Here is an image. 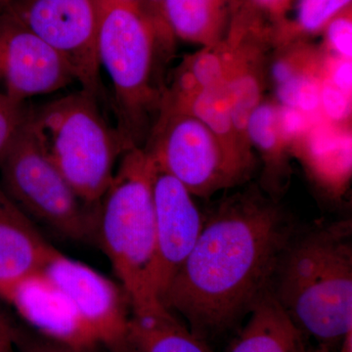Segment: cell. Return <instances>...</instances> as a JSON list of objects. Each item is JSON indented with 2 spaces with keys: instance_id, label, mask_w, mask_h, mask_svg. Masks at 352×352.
Here are the masks:
<instances>
[{
  "instance_id": "4",
  "label": "cell",
  "mask_w": 352,
  "mask_h": 352,
  "mask_svg": "<svg viewBox=\"0 0 352 352\" xmlns=\"http://www.w3.org/2000/svg\"><path fill=\"white\" fill-rule=\"evenodd\" d=\"M34 131L78 198L98 208L115 175L117 163L129 150L117 129L104 119L97 98L78 94L29 112Z\"/></svg>"
},
{
  "instance_id": "16",
  "label": "cell",
  "mask_w": 352,
  "mask_h": 352,
  "mask_svg": "<svg viewBox=\"0 0 352 352\" xmlns=\"http://www.w3.org/2000/svg\"><path fill=\"white\" fill-rule=\"evenodd\" d=\"M249 314L247 325L228 352H300L305 346L302 332L272 289L259 298Z\"/></svg>"
},
{
  "instance_id": "30",
  "label": "cell",
  "mask_w": 352,
  "mask_h": 352,
  "mask_svg": "<svg viewBox=\"0 0 352 352\" xmlns=\"http://www.w3.org/2000/svg\"><path fill=\"white\" fill-rule=\"evenodd\" d=\"M20 327L0 307V352H15Z\"/></svg>"
},
{
  "instance_id": "21",
  "label": "cell",
  "mask_w": 352,
  "mask_h": 352,
  "mask_svg": "<svg viewBox=\"0 0 352 352\" xmlns=\"http://www.w3.org/2000/svg\"><path fill=\"white\" fill-rule=\"evenodd\" d=\"M352 0H298L295 20L277 28L282 38L315 34L323 31L333 17L351 6Z\"/></svg>"
},
{
  "instance_id": "22",
  "label": "cell",
  "mask_w": 352,
  "mask_h": 352,
  "mask_svg": "<svg viewBox=\"0 0 352 352\" xmlns=\"http://www.w3.org/2000/svg\"><path fill=\"white\" fill-rule=\"evenodd\" d=\"M227 67V44L220 41L214 45L205 46L201 52L190 58L182 72L190 76L199 89H203L226 82Z\"/></svg>"
},
{
  "instance_id": "15",
  "label": "cell",
  "mask_w": 352,
  "mask_h": 352,
  "mask_svg": "<svg viewBox=\"0 0 352 352\" xmlns=\"http://www.w3.org/2000/svg\"><path fill=\"white\" fill-rule=\"evenodd\" d=\"M296 152L308 173L333 197L342 195L351 176V134L323 118L316 120Z\"/></svg>"
},
{
  "instance_id": "3",
  "label": "cell",
  "mask_w": 352,
  "mask_h": 352,
  "mask_svg": "<svg viewBox=\"0 0 352 352\" xmlns=\"http://www.w3.org/2000/svg\"><path fill=\"white\" fill-rule=\"evenodd\" d=\"M155 170L154 161L143 148L124 153L97 212L95 236L126 292L131 314L164 307L154 289Z\"/></svg>"
},
{
  "instance_id": "9",
  "label": "cell",
  "mask_w": 352,
  "mask_h": 352,
  "mask_svg": "<svg viewBox=\"0 0 352 352\" xmlns=\"http://www.w3.org/2000/svg\"><path fill=\"white\" fill-rule=\"evenodd\" d=\"M43 271L72 300L98 344L111 352H133L129 338L131 303L120 285L58 250Z\"/></svg>"
},
{
  "instance_id": "26",
  "label": "cell",
  "mask_w": 352,
  "mask_h": 352,
  "mask_svg": "<svg viewBox=\"0 0 352 352\" xmlns=\"http://www.w3.org/2000/svg\"><path fill=\"white\" fill-rule=\"evenodd\" d=\"M322 118L332 124L342 126L351 117V95L346 94L323 78L321 85Z\"/></svg>"
},
{
  "instance_id": "18",
  "label": "cell",
  "mask_w": 352,
  "mask_h": 352,
  "mask_svg": "<svg viewBox=\"0 0 352 352\" xmlns=\"http://www.w3.org/2000/svg\"><path fill=\"white\" fill-rule=\"evenodd\" d=\"M129 338L133 352H210L166 307L131 314Z\"/></svg>"
},
{
  "instance_id": "1",
  "label": "cell",
  "mask_w": 352,
  "mask_h": 352,
  "mask_svg": "<svg viewBox=\"0 0 352 352\" xmlns=\"http://www.w3.org/2000/svg\"><path fill=\"white\" fill-rule=\"evenodd\" d=\"M293 236L291 220L274 204L249 194L229 199L204 222L162 305L182 314L199 339L226 332L272 289Z\"/></svg>"
},
{
  "instance_id": "20",
  "label": "cell",
  "mask_w": 352,
  "mask_h": 352,
  "mask_svg": "<svg viewBox=\"0 0 352 352\" xmlns=\"http://www.w3.org/2000/svg\"><path fill=\"white\" fill-rule=\"evenodd\" d=\"M226 82L234 126L239 138L250 145L245 129L252 112L263 102V87L245 54L229 53Z\"/></svg>"
},
{
  "instance_id": "13",
  "label": "cell",
  "mask_w": 352,
  "mask_h": 352,
  "mask_svg": "<svg viewBox=\"0 0 352 352\" xmlns=\"http://www.w3.org/2000/svg\"><path fill=\"white\" fill-rule=\"evenodd\" d=\"M55 250L0 185V287L43 270Z\"/></svg>"
},
{
  "instance_id": "6",
  "label": "cell",
  "mask_w": 352,
  "mask_h": 352,
  "mask_svg": "<svg viewBox=\"0 0 352 352\" xmlns=\"http://www.w3.org/2000/svg\"><path fill=\"white\" fill-rule=\"evenodd\" d=\"M0 185L14 203L59 235L87 241L98 208L83 203L57 168L27 118L0 160Z\"/></svg>"
},
{
  "instance_id": "17",
  "label": "cell",
  "mask_w": 352,
  "mask_h": 352,
  "mask_svg": "<svg viewBox=\"0 0 352 352\" xmlns=\"http://www.w3.org/2000/svg\"><path fill=\"white\" fill-rule=\"evenodd\" d=\"M228 0H164L162 19L168 34L204 46L221 41Z\"/></svg>"
},
{
  "instance_id": "35",
  "label": "cell",
  "mask_w": 352,
  "mask_h": 352,
  "mask_svg": "<svg viewBox=\"0 0 352 352\" xmlns=\"http://www.w3.org/2000/svg\"><path fill=\"white\" fill-rule=\"evenodd\" d=\"M7 0H0V7L6 6Z\"/></svg>"
},
{
  "instance_id": "34",
  "label": "cell",
  "mask_w": 352,
  "mask_h": 352,
  "mask_svg": "<svg viewBox=\"0 0 352 352\" xmlns=\"http://www.w3.org/2000/svg\"><path fill=\"white\" fill-rule=\"evenodd\" d=\"M300 352H325L322 351V349H309L307 346H303L302 349H300Z\"/></svg>"
},
{
  "instance_id": "33",
  "label": "cell",
  "mask_w": 352,
  "mask_h": 352,
  "mask_svg": "<svg viewBox=\"0 0 352 352\" xmlns=\"http://www.w3.org/2000/svg\"><path fill=\"white\" fill-rule=\"evenodd\" d=\"M244 2L245 0H228L229 10L232 12L233 16L239 12L241 8L244 6Z\"/></svg>"
},
{
  "instance_id": "24",
  "label": "cell",
  "mask_w": 352,
  "mask_h": 352,
  "mask_svg": "<svg viewBox=\"0 0 352 352\" xmlns=\"http://www.w3.org/2000/svg\"><path fill=\"white\" fill-rule=\"evenodd\" d=\"M321 118L310 117L298 109L278 106L280 132L289 150L295 149L302 142L314 122Z\"/></svg>"
},
{
  "instance_id": "27",
  "label": "cell",
  "mask_w": 352,
  "mask_h": 352,
  "mask_svg": "<svg viewBox=\"0 0 352 352\" xmlns=\"http://www.w3.org/2000/svg\"><path fill=\"white\" fill-rule=\"evenodd\" d=\"M293 0H245L244 6L233 18H239L245 24L258 28L261 14H265L274 21L277 28L286 20L287 11Z\"/></svg>"
},
{
  "instance_id": "37",
  "label": "cell",
  "mask_w": 352,
  "mask_h": 352,
  "mask_svg": "<svg viewBox=\"0 0 352 352\" xmlns=\"http://www.w3.org/2000/svg\"><path fill=\"white\" fill-rule=\"evenodd\" d=\"M7 2H8V0H7ZM7 2H6V3H7Z\"/></svg>"
},
{
  "instance_id": "8",
  "label": "cell",
  "mask_w": 352,
  "mask_h": 352,
  "mask_svg": "<svg viewBox=\"0 0 352 352\" xmlns=\"http://www.w3.org/2000/svg\"><path fill=\"white\" fill-rule=\"evenodd\" d=\"M3 8L62 55L82 90L100 95L98 0H8Z\"/></svg>"
},
{
  "instance_id": "36",
  "label": "cell",
  "mask_w": 352,
  "mask_h": 352,
  "mask_svg": "<svg viewBox=\"0 0 352 352\" xmlns=\"http://www.w3.org/2000/svg\"><path fill=\"white\" fill-rule=\"evenodd\" d=\"M124 1L136 2V3H138L139 0H124Z\"/></svg>"
},
{
  "instance_id": "23",
  "label": "cell",
  "mask_w": 352,
  "mask_h": 352,
  "mask_svg": "<svg viewBox=\"0 0 352 352\" xmlns=\"http://www.w3.org/2000/svg\"><path fill=\"white\" fill-rule=\"evenodd\" d=\"M329 50L336 56L351 60L352 12L351 6L338 14L326 25L323 31Z\"/></svg>"
},
{
  "instance_id": "31",
  "label": "cell",
  "mask_w": 352,
  "mask_h": 352,
  "mask_svg": "<svg viewBox=\"0 0 352 352\" xmlns=\"http://www.w3.org/2000/svg\"><path fill=\"white\" fill-rule=\"evenodd\" d=\"M164 0H139L138 6L142 9L143 12L152 20L156 25L157 31L161 34H168L164 28L163 19H162V6Z\"/></svg>"
},
{
  "instance_id": "29",
  "label": "cell",
  "mask_w": 352,
  "mask_h": 352,
  "mask_svg": "<svg viewBox=\"0 0 352 352\" xmlns=\"http://www.w3.org/2000/svg\"><path fill=\"white\" fill-rule=\"evenodd\" d=\"M323 78L346 94L351 95V60L333 56L323 64Z\"/></svg>"
},
{
  "instance_id": "5",
  "label": "cell",
  "mask_w": 352,
  "mask_h": 352,
  "mask_svg": "<svg viewBox=\"0 0 352 352\" xmlns=\"http://www.w3.org/2000/svg\"><path fill=\"white\" fill-rule=\"evenodd\" d=\"M98 53L112 80L118 132L127 150L140 147L149 115L161 107L152 85L160 34L136 2L98 0Z\"/></svg>"
},
{
  "instance_id": "2",
  "label": "cell",
  "mask_w": 352,
  "mask_h": 352,
  "mask_svg": "<svg viewBox=\"0 0 352 352\" xmlns=\"http://www.w3.org/2000/svg\"><path fill=\"white\" fill-rule=\"evenodd\" d=\"M272 293L296 328L326 347L352 330L351 221L293 236L278 264Z\"/></svg>"
},
{
  "instance_id": "12",
  "label": "cell",
  "mask_w": 352,
  "mask_h": 352,
  "mask_svg": "<svg viewBox=\"0 0 352 352\" xmlns=\"http://www.w3.org/2000/svg\"><path fill=\"white\" fill-rule=\"evenodd\" d=\"M0 300L44 337L89 352L98 346L72 300L43 270L0 287Z\"/></svg>"
},
{
  "instance_id": "25",
  "label": "cell",
  "mask_w": 352,
  "mask_h": 352,
  "mask_svg": "<svg viewBox=\"0 0 352 352\" xmlns=\"http://www.w3.org/2000/svg\"><path fill=\"white\" fill-rule=\"evenodd\" d=\"M23 103L0 92V160L27 118Z\"/></svg>"
},
{
  "instance_id": "28",
  "label": "cell",
  "mask_w": 352,
  "mask_h": 352,
  "mask_svg": "<svg viewBox=\"0 0 352 352\" xmlns=\"http://www.w3.org/2000/svg\"><path fill=\"white\" fill-rule=\"evenodd\" d=\"M16 349L19 352H89L51 340L34 331L20 328L16 342Z\"/></svg>"
},
{
  "instance_id": "14",
  "label": "cell",
  "mask_w": 352,
  "mask_h": 352,
  "mask_svg": "<svg viewBox=\"0 0 352 352\" xmlns=\"http://www.w3.org/2000/svg\"><path fill=\"white\" fill-rule=\"evenodd\" d=\"M162 104L189 113L214 134L231 163L243 177L251 170V146L239 138L234 126L226 80L188 94H166Z\"/></svg>"
},
{
  "instance_id": "19",
  "label": "cell",
  "mask_w": 352,
  "mask_h": 352,
  "mask_svg": "<svg viewBox=\"0 0 352 352\" xmlns=\"http://www.w3.org/2000/svg\"><path fill=\"white\" fill-rule=\"evenodd\" d=\"M245 133L250 145L256 148L263 157L268 188L277 191L282 178L288 175L289 151L280 132L278 105L261 102L250 117Z\"/></svg>"
},
{
  "instance_id": "10",
  "label": "cell",
  "mask_w": 352,
  "mask_h": 352,
  "mask_svg": "<svg viewBox=\"0 0 352 352\" xmlns=\"http://www.w3.org/2000/svg\"><path fill=\"white\" fill-rule=\"evenodd\" d=\"M0 78L6 94L21 103L76 80L57 50L6 12L0 16Z\"/></svg>"
},
{
  "instance_id": "11",
  "label": "cell",
  "mask_w": 352,
  "mask_h": 352,
  "mask_svg": "<svg viewBox=\"0 0 352 352\" xmlns=\"http://www.w3.org/2000/svg\"><path fill=\"white\" fill-rule=\"evenodd\" d=\"M153 201L156 235L154 289L161 302L173 277L195 247L205 221L189 190L157 166Z\"/></svg>"
},
{
  "instance_id": "7",
  "label": "cell",
  "mask_w": 352,
  "mask_h": 352,
  "mask_svg": "<svg viewBox=\"0 0 352 352\" xmlns=\"http://www.w3.org/2000/svg\"><path fill=\"white\" fill-rule=\"evenodd\" d=\"M146 152L192 195L208 197L243 179L217 139L189 113L161 104Z\"/></svg>"
},
{
  "instance_id": "32",
  "label": "cell",
  "mask_w": 352,
  "mask_h": 352,
  "mask_svg": "<svg viewBox=\"0 0 352 352\" xmlns=\"http://www.w3.org/2000/svg\"><path fill=\"white\" fill-rule=\"evenodd\" d=\"M340 352H352V330L344 336V339L340 342Z\"/></svg>"
}]
</instances>
